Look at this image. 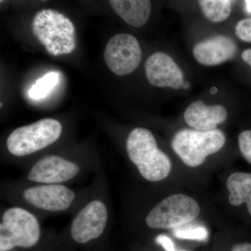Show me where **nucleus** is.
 I'll use <instances>...</instances> for the list:
<instances>
[{
    "instance_id": "obj_1",
    "label": "nucleus",
    "mask_w": 251,
    "mask_h": 251,
    "mask_svg": "<svg viewBox=\"0 0 251 251\" xmlns=\"http://www.w3.org/2000/svg\"><path fill=\"white\" fill-rule=\"evenodd\" d=\"M126 151L140 175L149 181H161L171 173L169 157L158 149L154 136L146 128H136L130 132Z\"/></svg>"
},
{
    "instance_id": "obj_2",
    "label": "nucleus",
    "mask_w": 251,
    "mask_h": 251,
    "mask_svg": "<svg viewBox=\"0 0 251 251\" xmlns=\"http://www.w3.org/2000/svg\"><path fill=\"white\" fill-rule=\"evenodd\" d=\"M31 30L51 55L71 54L76 49L75 28L65 15L53 9L38 11L31 23Z\"/></svg>"
},
{
    "instance_id": "obj_3",
    "label": "nucleus",
    "mask_w": 251,
    "mask_h": 251,
    "mask_svg": "<svg viewBox=\"0 0 251 251\" xmlns=\"http://www.w3.org/2000/svg\"><path fill=\"white\" fill-rule=\"evenodd\" d=\"M226 140L224 133L216 128L182 129L175 133L171 145L185 164L195 168L202 165L206 157L224 148Z\"/></svg>"
},
{
    "instance_id": "obj_4",
    "label": "nucleus",
    "mask_w": 251,
    "mask_h": 251,
    "mask_svg": "<svg viewBox=\"0 0 251 251\" xmlns=\"http://www.w3.org/2000/svg\"><path fill=\"white\" fill-rule=\"evenodd\" d=\"M40 237L39 221L29 211L11 207L3 214L0 224V251L16 247L29 249L37 244Z\"/></svg>"
},
{
    "instance_id": "obj_5",
    "label": "nucleus",
    "mask_w": 251,
    "mask_h": 251,
    "mask_svg": "<svg viewBox=\"0 0 251 251\" xmlns=\"http://www.w3.org/2000/svg\"><path fill=\"white\" fill-rule=\"evenodd\" d=\"M62 131L60 122L44 119L15 129L8 137L6 147L15 156H29L57 141Z\"/></svg>"
},
{
    "instance_id": "obj_6",
    "label": "nucleus",
    "mask_w": 251,
    "mask_h": 251,
    "mask_svg": "<svg viewBox=\"0 0 251 251\" xmlns=\"http://www.w3.org/2000/svg\"><path fill=\"white\" fill-rule=\"evenodd\" d=\"M200 211L199 204L192 198L184 194L173 195L150 211L145 223L152 229L177 228L197 218Z\"/></svg>"
},
{
    "instance_id": "obj_7",
    "label": "nucleus",
    "mask_w": 251,
    "mask_h": 251,
    "mask_svg": "<svg viewBox=\"0 0 251 251\" xmlns=\"http://www.w3.org/2000/svg\"><path fill=\"white\" fill-rule=\"evenodd\" d=\"M141 48L136 38L125 33L112 37L103 54L107 67L119 76L134 72L141 62Z\"/></svg>"
},
{
    "instance_id": "obj_8",
    "label": "nucleus",
    "mask_w": 251,
    "mask_h": 251,
    "mask_svg": "<svg viewBox=\"0 0 251 251\" xmlns=\"http://www.w3.org/2000/svg\"><path fill=\"white\" fill-rule=\"evenodd\" d=\"M106 206L98 200L84 206L73 221L71 234L78 244H85L103 234L108 222Z\"/></svg>"
},
{
    "instance_id": "obj_9",
    "label": "nucleus",
    "mask_w": 251,
    "mask_h": 251,
    "mask_svg": "<svg viewBox=\"0 0 251 251\" xmlns=\"http://www.w3.org/2000/svg\"><path fill=\"white\" fill-rule=\"evenodd\" d=\"M75 193L60 184H44L25 189L26 202L41 210L58 212L67 210L75 199Z\"/></svg>"
},
{
    "instance_id": "obj_10",
    "label": "nucleus",
    "mask_w": 251,
    "mask_h": 251,
    "mask_svg": "<svg viewBox=\"0 0 251 251\" xmlns=\"http://www.w3.org/2000/svg\"><path fill=\"white\" fill-rule=\"evenodd\" d=\"M80 167L76 163L59 156L44 157L36 162L28 175L33 182L58 184L76 176Z\"/></svg>"
},
{
    "instance_id": "obj_11",
    "label": "nucleus",
    "mask_w": 251,
    "mask_h": 251,
    "mask_svg": "<svg viewBox=\"0 0 251 251\" xmlns=\"http://www.w3.org/2000/svg\"><path fill=\"white\" fill-rule=\"evenodd\" d=\"M147 78L152 85L178 90L184 85V74L171 56L158 52L145 63Z\"/></svg>"
},
{
    "instance_id": "obj_12",
    "label": "nucleus",
    "mask_w": 251,
    "mask_h": 251,
    "mask_svg": "<svg viewBox=\"0 0 251 251\" xmlns=\"http://www.w3.org/2000/svg\"><path fill=\"white\" fill-rule=\"evenodd\" d=\"M237 52L235 43L227 36L219 35L198 43L193 55L200 64L215 66L234 58Z\"/></svg>"
},
{
    "instance_id": "obj_13",
    "label": "nucleus",
    "mask_w": 251,
    "mask_h": 251,
    "mask_svg": "<svg viewBox=\"0 0 251 251\" xmlns=\"http://www.w3.org/2000/svg\"><path fill=\"white\" fill-rule=\"evenodd\" d=\"M227 118V112L221 105H207L202 100L193 102L184 112V120L189 126L196 130L216 129Z\"/></svg>"
},
{
    "instance_id": "obj_14",
    "label": "nucleus",
    "mask_w": 251,
    "mask_h": 251,
    "mask_svg": "<svg viewBox=\"0 0 251 251\" xmlns=\"http://www.w3.org/2000/svg\"><path fill=\"white\" fill-rule=\"evenodd\" d=\"M117 15L130 25L141 27L148 22L151 13L150 0H108Z\"/></svg>"
},
{
    "instance_id": "obj_15",
    "label": "nucleus",
    "mask_w": 251,
    "mask_h": 251,
    "mask_svg": "<svg viewBox=\"0 0 251 251\" xmlns=\"http://www.w3.org/2000/svg\"><path fill=\"white\" fill-rule=\"evenodd\" d=\"M226 185L229 192V203L234 206L246 203L251 216V174L234 173L229 175Z\"/></svg>"
},
{
    "instance_id": "obj_16",
    "label": "nucleus",
    "mask_w": 251,
    "mask_h": 251,
    "mask_svg": "<svg viewBox=\"0 0 251 251\" xmlns=\"http://www.w3.org/2000/svg\"><path fill=\"white\" fill-rule=\"evenodd\" d=\"M202 14L213 23L227 20L232 11L230 0H198Z\"/></svg>"
},
{
    "instance_id": "obj_17",
    "label": "nucleus",
    "mask_w": 251,
    "mask_h": 251,
    "mask_svg": "<svg viewBox=\"0 0 251 251\" xmlns=\"http://www.w3.org/2000/svg\"><path fill=\"white\" fill-rule=\"evenodd\" d=\"M59 81V73L50 72L36 81L29 91V96L34 100L46 98Z\"/></svg>"
},
{
    "instance_id": "obj_18",
    "label": "nucleus",
    "mask_w": 251,
    "mask_h": 251,
    "mask_svg": "<svg viewBox=\"0 0 251 251\" xmlns=\"http://www.w3.org/2000/svg\"><path fill=\"white\" fill-rule=\"evenodd\" d=\"M173 234L176 238L188 240L204 241L207 239V229L204 227H189L181 228V227L174 229Z\"/></svg>"
},
{
    "instance_id": "obj_19",
    "label": "nucleus",
    "mask_w": 251,
    "mask_h": 251,
    "mask_svg": "<svg viewBox=\"0 0 251 251\" xmlns=\"http://www.w3.org/2000/svg\"><path fill=\"white\" fill-rule=\"evenodd\" d=\"M239 149L242 156L251 164V130H244L238 137Z\"/></svg>"
},
{
    "instance_id": "obj_20",
    "label": "nucleus",
    "mask_w": 251,
    "mask_h": 251,
    "mask_svg": "<svg viewBox=\"0 0 251 251\" xmlns=\"http://www.w3.org/2000/svg\"><path fill=\"white\" fill-rule=\"evenodd\" d=\"M235 33L241 40L251 43V18L239 21L236 25Z\"/></svg>"
},
{
    "instance_id": "obj_21",
    "label": "nucleus",
    "mask_w": 251,
    "mask_h": 251,
    "mask_svg": "<svg viewBox=\"0 0 251 251\" xmlns=\"http://www.w3.org/2000/svg\"><path fill=\"white\" fill-rule=\"evenodd\" d=\"M156 242L161 245L166 251H185L175 250L174 243L172 241L171 238L165 234L158 235L156 238Z\"/></svg>"
},
{
    "instance_id": "obj_22",
    "label": "nucleus",
    "mask_w": 251,
    "mask_h": 251,
    "mask_svg": "<svg viewBox=\"0 0 251 251\" xmlns=\"http://www.w3.org/2000/svg\"><path fill=\"white\" fill-rule=\"evenodd\" d=\"M231 251H251L250 243H240L232 248Z\"/></svg>"
},
{
    "instance_id": "obj_23",
    "label": "nucleus",
    "mask_w": 251,
    "mask_h": 251,
    "mask_svg": "<svg viewBox=\"0 0 251 251\" xmlns=\"http://www.w3.org/2000/svg\"><path fill=\"white\" fill-rule=\"evenodd\" d=\"M242 57L243 60L251 67V49H247L242 52Z\"/></svg>"
},
{
    "instance_id": "obj_24",
    "label": "nucleus",
    "mask_w": 251,
    "mask_h": 251,
    "mask_svg": "<svg viewBox=\"0 0 251 251\" xmlns=\"http://www.w3.org/2000/svg\"><path fill=\"white\" fill-rule=\"evenodd\" d=\"M248 12L251 14V0H245Z\"/></svg>"
},
{
    "instance_id": "obj_25",
    "label": "nucleus",
    "mask_w": 251,
    "mask_h": 251,
    "mask_svg": "<svg viewBox=\"0 0 251 251\" xmlns=\"http://www.w3.org/2000/svg\"><path fill=\"white\" fill-rule=\"evenodd\" d=\"M217 92H218V90H217V88H216V87H213V88L211 89V90H210L211 94H215L216 93H217Z\"/></svg>"
},
{
    "instance_id": "obj_26",
    "label": "nucleus",
    "mask_w": 251,
    "mask_h": 251,
    "mask_svg": "<svg viewBox=\"0 0 251 251\" xmlns=\"http://www.w3.org/2000/svg\"><path fill=\"white\" fill-rule=\"evenodd\" d=\"M182 87H184V89H188V87H189V84H188V82H186V83H184Z\"/></svg>"
},
{
    "instance_id": "obj_27",
    "label": "nucleus",
    "mask_w": 251,
    "mask_h": 251,
    "mask_svg": "<svg viewBox=\"0 0 251 251\" xmlns=\"http://www.w3.org/2000/svg\"><path fill=\"white\" fill-rule=\"evenodd\" d=\"M3 1H4V0H0V1H1V2H2Z\"/></svg>"
},
{
    "instance_id": "obj_28",
    "label": "nucleus",
    "mask_w": 251,
    "mask_h": 251,
    "mask_svg": "<svg viewBox=\"0 0 251 251\" xmlns=\"http://www.w3.org/2000/svg\"><path fill=\"white\" fill-rule=\"evenodd\" d=\"M41 1H47V0H41Z\"/></svg>"
}]
</instances>
